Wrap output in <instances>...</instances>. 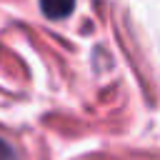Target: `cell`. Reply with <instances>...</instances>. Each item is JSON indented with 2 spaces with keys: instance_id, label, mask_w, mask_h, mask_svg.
<instances>
[{
  "instance_id": "cell-1",
  "label": "cell",
  "mask_w": 160,
  "mask_h": 160,
  "mask_svg": "<svg viewBox=\"0 0 160 160\" xmlns=\"http://www.w3.org/2000/svg\"><path fill=\"white\" fill-rule=\"evenodd\" d=\"M40 8L50 20H62L72 12L75 0H40Z\"/></svg>"
}]
</instances>
